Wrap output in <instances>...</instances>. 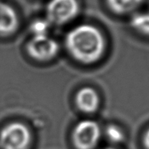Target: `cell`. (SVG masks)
Instances as JSON below:
<instances>
[{
    "mask_svg": "<svg viewBox=\"0 0 149 149\" xmlns=\"http://www.w3.org/2000/svg\"><path fill=\"white\" fill-rule=\"evenodd\" d=\"M143 144L145 146L146 149H149V129L146 132L145 135L143 136Z\"/></svg>",
    "mask_w": 149,
    "mask_h": 149,
    "instance_id": "7c38bea8",
    "label": "cell"
},
{
    "mask_svg": "<svg viewBox=\"0 0 149 149\" xmlns=\"http://www.w3.org/2000/svg\"><path fill=\"white\" fill-rule=\"evenodd\" d=\"M18 26L16 12L8 4L0 3V34L8 35L14 32Z\"/></svg>",
    "mask_w": 149,
    "mask_h": 149,
    "instance_id": "52a82bcc",
    "label": "cell"
},
{
    "mask_svg": "<svg viewBox=\"0 0 149 149\" xmlns=\"http://www.w3.org/2000/svg\"><path fill=\"white\" fill-rule=\"evenodd\" d=\"M100 127L93 120H83L74 127L73 140L78 149H93L100 140Z\"/></svg>",
    "mask_w": 149,
    "mask_h": 149,
    "instance_id": "277c9868",
    "label": "cell"
},
{
    "mask_svg": "<svg viewBox=\"0 0 149 149\" xmlns=\"http://www.w3.org/2000/svg\"><path fill=\"white\" fill-rule=\"evenodd\" d=\"M31 142L29 129L21 123H12L0 132V147L2 149H26Z\"/></svg>",
    "mask_w": 149,
    "mask_h": 149,
    "instance_id": "7a4b0ae2",
    "label": "cell"
},
{
    "mask_svg": "<svg viewBox=\"0 0 149 149\" xmlns=\"http://www.w3.org/2000/svg\"><path fill=\"white\" fill-rule=\"evenodd\" d=\"M27 51L36 59L47 60L58 53V44L47 36H34L27 44Z\"/></svg>",
    "mask_w": 149,
    "mask_h": 149,
    "instance_id": "5b68a950",
    "label": "cell"
},
{
    "mask_svg": "<svg viewBox=\"0 0 149 149\" xmlns=\"http://www.w3.org/2000/svg\"><path fill=\"white\" fill-rule=\"evenodd\" d=\"M50 23L47 20H36L31 25V31L34 34V36H47Z\"/></svg>",
    "mask_w": 149,
    "mask_h": 149,
    "instance_id": "8fae6325",
    "label": "cell"
},
{
    "mask_svg": "<svg viewBox=\"0 0 149 149\" xmlns=\"http://www.w3.org/2000/svg\"><path fill=\"white\" fill-rule=\"evenodd\" d=\"M130 24L136 31L149 36V13L134 15L130 20Z\"/></svg>",
    "mask_w": 149,
    "mask_h": 149,
    "instance_id": "9c48e42d",
    "label": "cell"
},
{
    "mask_svg": "<svg viewBox=\"0 0 149 149\" xmlns=\"http://www.w3.org/2000/svg\"><path fill=\"white\" fill-rule=\"evenodd\" d=\"M66 46L75 59L84 63H92L103 55L105 42L104 36L96 27L84 24L68 33Z\"/></svg>",
    "mask_w": 149,
    "mask_h": 149,
    "instance_id": "6da1fadb",
    "label": "cell"
},
{
    "mask_svg": "<svg viewBox=\"0 0 149 149\" xmlns=\"http://www.w3.org/2000/svg\"><path fill=\"white\" fill-rule=\"evenodd\" d=\"M76 104L83 111L91 113L97 110L100 98L93 88H84L76 95Z\"/></svg>",
    "mask_w": 149,
    "mask_h": 149,
    "instance_id": "8992f818",
    "label": "cell"
},
{
    "mask_svg": "<svg viewBox=\"0 0 149 149\" xmlns=\"http://www.w3.org/2000/svg\"><path fill=\"white\" fill-rule=\"evenodd\" d=\"M105 135L109 141L111 143L122 142L124 139V134L123 131L116 125H109L105 131Z\"/></svg>",
    "mask_w": 149,
    "mask_h": 149,
    "instance_id": "30bf717a",
    "label": "cell"
},
{
    "mask_svg": "<svg viewBox=\"0 0 149 149\" xmlns=\"http://www.w3.org/2000/svg\"><path fill=\"white\" fill-rule=\"evenodd\" d=\"M79 10L77 0H51L47 6L49 23L64 24L76 16Z\"/></svg>",
    "mask_w": 149,
    "mask_h": 149,
    "instance_id": "3957f363",
    "label": "cell"
},
{
    "mask_svg": "<svg viewBox=\"0 0 149 149\" xmlns=\"http://www.w3.org/2000/svg\"><path fill=\"white\" fill-rule=\"evenodd\" d=\"M105 149H116V148H105Z\"/></svg>",
    "mask_w": 149,
    "mask_h": 149,
    "instance_id": "4fadbf2b",
    "label": "cell"
},
{
    "mask_svg": "<svg viewBox=\"0 0 149 149\" xmlns=\"http://www.w3.org/2000/svg\"><path fill=\"white\" fill-rule=\"evenodd\" d=\"M143 2V0H107L108 7L118 15L132 12L138 8Z\"/></svg>",
    "mask_w": 149,
    "mask_h": 149,
    "instance_id": "ba28073f",
    "label": "cell"
}]
</instances>
